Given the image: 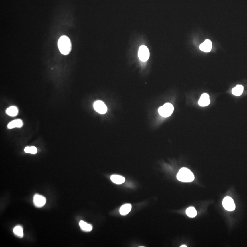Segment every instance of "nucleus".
Wrapping results in <instances>:
<instances>
[{"instance_id":"6ab92c4d","label":"nucleus","mask_w":247,"mask_h":247,"mask_svg":"<svg viewBox=\"0 0 247 247\" xmlns=\"http://www.w3.org/2000/svg\"><path fill=\"white\" fill-rule=\"evenodd\" d=\"M181 247H187V246L186 245H182V246H180Z\"/></svg>"},{"instance_id":"20e7f679","label":"nucleus","mask_w":247,"mask_h":247,"mask_svg":"<svg viewBox=\"0 0 247 247\" xmlns=\"http://www.w3.org/2000/svg\"><path fill=\"white\" fill-rule=\"evenodd\" d=\"M150 56L149 50L145 46H141L138 51V56L140 60L143 62H146L148 60Z\"/></svg>"},{"instance_id":"f3484780","label":"nucleus","mask_w":247,"mask_h":247,"mask_svg":"<svg viewBox=\"0 0 247 247\" xmlns=\"http://www.w3.org/2000/svg\"><path fill=\"white\" fill-rule=\"evenodd\" d=\"M186 213L188 216L190 218H194L197 215V211L195 207H190L187 209Z\"/></svg>"},{"instance_id":"423d86ee","label":"nucleus","mask_w":247,"mask_h":247,"mask_svg":"<svg viewBox=\"0 0 247 247\" xmlns=\"http://www.w3.org/2000/svg\"><path fill=\"white\" fill-rule=\"evenodd\" d=\"M94 108L95 111L99 114H104L107 111V108L106 105L101 101L95 102L94 104Z\"/></svg>"},{"instance_id":"0eeeda50","label":"nucleus","mask_w":247,"mask_h":247,"mask_svg":"<svg viewBox=\"0 0 247 247\" xmlns=\"http://www.w3.org/2000/svg\"><path fill=\"white\" fill-rule=\"evenodd\" d=\"M33 203L34 205L37 207H42L46 204V198L42 195L37 194L35 195L33 197Z\"/></svg>"},{"instance_id":"4468645a","label":"nucleus","mask_w":247,"mask_h":247,"mask_svg":"<svg viewBox=\"0 0 247 247\" xmlns=\"http://www.w3.org/2000/svg\"><path fill=\"white\" fill-rule=\"evenodd\" d=\"M6 113L11 117H15L17 115L18 109L15 106H11L6 110Z\"/></svg>"},{"instance_id":"a211bd4d","label":"nucleus","mask_w":247,"mask_h":247,"mask_svg":"<svg viewBox=\"0 0 247 247\" xmlns=\"http://www.w3.org/2000/svg\"><path fill=\"white\" fill-rule=\"evenodd\" d=\"M24 151L26 153L35 154L37 153V149L34 146L32 147H27L24 149Z\"/></svg>"},{"instance_id":"7ed1b4c3","label":"nucleus","mask_w":247,"mask_h":247,"mask_svg":"<svg viewBox=\"0 0 247 247\" xmlns=\"http://www.w3.org/2000/svg\"><path fill=\"white\" fill-rule=\"evenodd\" d=\"M174 110V107L172 104L166 103L160 107L158 110L160 115L163 117H169L172 114Z\"/></svg>"},{"instance_id":"f257e3e1","label":"nucleus","mask_w":247,"mask_h":247,"mask_svg":"<svg viewBox=\"0 0 247 247\" xmlns=\"http://www.w3.org/2000/svg\"><path fill=\"white\" fill-rule=\"evenodd\" d=\"M58 46L60 51L63 55H68L72 49L71 40L67 36H62L58 40Z\"/></svg>"},{"instance_id":"9d476101","label":"nucleus","mask_w":247,"mask_h":247,"mask_svg":"<svg viewBox=\"0 0 247 247\" xmlns=\"http://www.w3.org/2000/svg\"><path fill=\"white\" fill-rule=\"evenodd\" d=\"M23 125V122L22 120H15L10 122L7 125V127L10 129H13L14 128H20Z\"/></svg>"},{"instance_id":"2eb2a0df","label":"nucleus","mask_w":247,"mask_h":247,"mask_svg":"<svg viewBox=\"0 0 247 247\" xmlns=\"http://www.w3.org/2000/svg\"><path fill=\"white\" fill-rule=\"evenodd\" d=\"M79 226L81 227V229L84 231L90 232L92 229V226L91 225L88 224L83 221H80Z\"/></svg>"},{"instance_id":"1a4fd4ad","label":"nucleus","mask_w":247,"mask_h":247,"mask_svg":"<svg viewBox=\"0 0 247 247\" xmlns=\"http://www.w3.org/2000/svg\"><path fill=\"white\" fill-rule=\"evenodd\" d=\"M200 50L205 52H209L212 49V42L211 40L206 39L199 46Z\"/></svg>"},{"instance_id":"f8f14e48","label":"nucleus","mask_w":247,"mask_h":247,"mask_svg":"<svg viewBox=\"0 0 247 247\" xmlns=\"http://www.w3.org/2000/svg\"><path fill=\"white\" fill-rule=\"evenodd\" d=\"M131 204H127L123 205L120 210V212L122 215H126L129 213V212L131 211Z\"/></svg>"},{"instance_id":"dca6fc26","label":"nucleus","mask_w":247,"mask_h":247,"mask_svg":"<svg viewBox=\"0 0 247 247\" xmlns=\"http://www.w3.org/2000/svg\"><path fill=\"white\" fill-rule=\"evenodd\" d=\"M13 232L16 235L20 238H23V228L21 226H17L14 228Z\"/></svg>"},{"instance_id":"f03ea898","label":"nucleus","mask_w":247,"mask_h":247,"mask_svg":"<svg viewBox=\"0 0 247 247\" xmlns=\"http://www.w3.org/2000/svg\"><path fill=\"white\" fill-rule=\"evenodd\" d=\"M177 178L179 181L183 182H191L195 179V176L192 172L185 167L180 169L177 175Z\"/></svg>"},{"instance_id":"6e6552de","label":"nucleus","mask_w":247,"mask_h":247,"mask_svg":"<svg viewBox=\"0 0 247 247\" xmlns=\"http://www.w3.org/2000/svg\"><path fill=\"white\" fill-rule=\"evenodd\" d=\"M210 103V99L209 98V95L207 94H203L198 102V104L199 106L201 107L208 106L209 105Z\"/></svg>"},{"instance_id":"ddd939ff","label":"nucleus","mask_w":247,"mask_h":247,"mask_svg":"<svg viewBox=\"0 0 247 247\" xmlns=\"http://www.w3.org/2000/svg\"><path fill=\"white\" fill-rule=\"evenodd\" d=\"M244 91V87L240 85L236 86L232 89V94L235 96H239L241 95Z\"/></svg>"},{"instance_id":"39448f33","label":"nucleus","mask_w":247,"mask_h":247,"mask_svg":"<svg viewBox=\"0 0 247 247\" xmlns=\"http://www.w3.org/2000/svg\"><path fill=\"white\" fill-rule=\"evenodd\" d=\"M223 206L228 211H233L235 209V205L232 198L227 196L224 198L222 201Z\"/></svg>"},{"instance_id":"9b49d317","label":"nucleus","mask_w":247,"mask_h":247,"mask_svg":"<svg viewBox=\"0 0 247 247\" xmlns=\"http://www.w3.org/2000/svg\"><path fill=\"white\" fill-rule=\"evenodd\" d=\"M111 180L116 184L120 185L124 183L125 181V178L122 176L118 175H113L111 176Z\"/></svg>"}]
</instances>
